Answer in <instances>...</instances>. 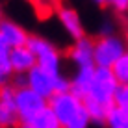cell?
Returning <instances> with one entry per match:
<instances>
[{
	"label": "cell",
	"instance_id": "cell-14",
	"mask_svg": "<svg viewBox=\"0 0 128 128\" xmlns=\"http://www.w3.org/2000/svg\"><path fill=\"white\" fill-rule=\"evenodd\" d=\"M22 126H28V128H60V122H58V119H56L54 112L50 110V106H46L28 124H22Z\"/></svg>",
	"mask_w": 128,
	"mask_h": 128
},
{
	"label": "cell",
	"instance_id": "cell-10",
	"mask_svg": "<svg viewBox=\"0 0 128 128\" xmlns=\"http://www.w3.org/2000/svg\"><path fill=\"white\" fill-rule=\"evenodd\" d=\"M0 37L6 41V45L11 48H19V46H26L30 34L20 26L19 22L11 19H2L0 20Z\"/></svg>",
	"mask_w": 128,
	"mask_h": 128
},
{
	"label": "cell",
	"instance_id": "cell-18",
	"mask_svg": "<svg viewBox=\"0 0 128 128\" xmlns=\"http://www.w3.org/2000/svg\"><path fill=\"white\" fill-rule=\"evenodd\" d=\"M10 86L13 87V89H22V87H28V78H26V74H13Z\"/></svg>",
	"mask_w": 128,
	"mask_h": 128
},
{
	"label": "cell",
	"instance_id": "cell-5",
	"mask_svg": "<svg viewBox=\"0 0 128 128\" xmlns=\"http://www.w3.org/2000/svg\"><path fill=\"white\" fill-rule=\"evenodd\" d=\"M15 106H17V112H19L20 126H22V124H28L39 112H43L46 108L48 100L43 98L41 95H37L35 91H32L30 87H22V89L15 91Z\"/></svg>",
	"mask_w": 128,
	"mask_h": 128
},
{
	"label": "cell",
	"instance_id": "cell-15",
	"mask_svg": "<svg viewBox=\"0 0 128 128\" xmlns=\"http://www.w3.org/2000/svg\"><path fill=\"white\" fill-rule=\"evenodd\" d=\"M112 72H113V76H115L119 86H126L128 84V50L113 63Z\"/></svg>",
	"mask_w": 128,
	"mask_h": 128
},
{
	"label": "cell",
	"instance_id": "cell-6",
	"mask_svg": "<svg viewBox=\"0 0 128 128\" xmlns=\"http://www.w3.org/2000/svg\"><path fill=\"white\" fill-rule=\"evenodd\" d=\"M0 128H20L19 112L15 106V89L10 84L0 87Z\"/></svg>",
	"mask_w": 128,
	"mask_h": 128
},
{
	"label": "cell",
	"instance_id": "cell-8",
	"mask_svg": "<svg viewBox=\"0 0 128 128\" xmlns=\"http://www.w3.org/2000/svg\"><path fill=\"white\" fill-rule=\"evenodd\" d=\"M93 48H95V39H91V37L86 35V37L78 39V41H72V45H70L69 50H67V58L76 69L91 67V65H95Z\"/></svg>",
	"mask_w": 128,
	"mask_h": 128
},
{
	"label": "cell",
	"instance_id": "cell-13",
	"mask_svg": "<svg viewBox=\"0 0 128 128\" xmlns=\"http://www.w3.org/2000/svg\"><path fill=\"white\" fill-rule=\"evenodd\" d=\"M10 52L11 48L6 45V43H0V87L8 86L13 78V67L10 61Z\"/></svg>",
	"mask_w": 128,
	"mask_h": 128
},
{
	"label": "cell",
	"instance_id": "cell-16",
	"mask_svg": "<svg viewBox=\"0 0 128 128\" xmlns=\"http://www.w3.org/2000/svg\"><path fill=\"white\" fill-rule=\"evenodd\" d=\"M110 128H128V113L124 110L113 106L110 110V115H108V122H106Z\"/></svg>",
	"mask_w": 128,
	"mask_h": 128
},
{
	"label": "cell",
	"instance_id": "cell-21",
	"mask_svg": "<svg viewBox=\"0 0 128 128\" xmlns=\"http://www.w3.org/2000/svg\"><path fill=\"white\" fill-rule=\"evenodd\" d=\"M4 19V17H2V8H0V20H2Z\"/></svg>",
	"mask_w": 128,
	"mask_h": 128
},
{
	"label": "cell",
	"instance_id": "cell-4",
	"mask_svg": "<svg viewBox=\"0 0 128 128\" xmlns=\"http://www.w3.org/2000/svg\"><path fill=\"white\" fill-rule=\"evenodd\" d=\"M119 84L113 76L112 69L106 67H96L95 70V80H93V87H91V93L87 95L89 98L96 100V102L108 106V108H113V96H115ZM86 96V98H87Z\"/></svg>",
	"mask_w": 128,
	"mask_h": 128
},
{
	"label": "cell",
	"instance_id": "cell-20",
	"mask_svg": "<svg viewBox=\"0 0 128 128\" xmlns=\"http://www.w3.org/2000/svg\"><path fill=\"white\" fill-rule=\"evenodd\" d=\"M96 6H108V0H93Z\"/></svg>",
	"mask_w": 128,
	"mask_h": 128
},
{
	"label": "cell",
	"instance_id": "cell-12",
	"mask_svg": "<svg viewBox=\"0 0 128 128\" xmlns=\"http://www.w3.org/2000/svg\"><path fill=\"white\" fill-rule=\"evenodd\" d=\"M10 61H11V67H13V72L15 74H26L37 65L34 52L28 46L13 48L10 52Z\"/></svg>",
	"mask_w": 128,
	"mask_h": 128
},
{
	"label": "cell",
	"instance_id": "cell-11",
	"mask_svg": "<svg viewBox=\"0 0 128 128\" xmlns=\"http://www.w3.org/2000/svg\"><path fill=\"white\" fill-rule=\"evenodd\" d=\"M95 70L96 67H80L76 69V72L70 76V93L76 95L78 98H86L91 93V87H93V80H95Z\"/></svg>",
	"mask_w": 128,
	"mask_h": 128
},
{
	"label": "cell",
	"instance_id": "cell-2",
	"mask_svg": "<svg viewBox=\"0 0 128 128\" xmlns=\"http://www.w3.org/2000/svg\"><path fill=\"white\" fill-rule=\"evenodd\" d=\"M26 46L34 52L37 67H41L43 70L50 72L52 76H60L61 72V52L52 45L48 39L39 37V35H30Z\"/></svg>",
	"mask_w": 128,
	"mask_h": 128
},
{
	"label": "cell",
	"instance_id": "cell-17",
	"mask_svg": "<svg viewBox=\"0 0 128 128\" xmlns=\"http://www.w3.org/2000/svg\"><path fill=\"white\" fill-rule=\"evenodd\" d=\"M113 104L117 108L124 110L128 113V84L126 86H119L117 91H115V96H113Z\"/></svg>",
	"mask_w": 128,
	"mask_h": 128
},
{
	"label": "cell",
	"instance_id": "cell-1",
	"mask_svg": "<svg viewBox=\"0 0 128 128\" xmlns=\"http://www.w3.org/2000/svg\"><path fill=\"white\" fill-rule=\"evenodd\" d=\"M48 106L58 119L60 128H89L91 124V119L84 100L72 95L70 91L54 95L48 100Z\"/></svg>",
	"mask_w": 128,
	"mask_h": 128
},
{
	"label": "cell",
	"instance_id": "cell-19",
	"mask_svg": "<svg viewBox=\"0 0 128 128\" xmlns=\"http://www.w3.org/2000/svg\"><path fill=\"white\" fill-rule=\"evenodd\" d=\"M108 6L119 13H128V0H108Z\"/></svg>",
	"mask_w": 128,
	"mask_h": 128
},
{
	"label": "cell",
	"instance_id": "cell-3",
	"mask_svg": "<svg viewBox=\"0 0 128 128\" xmlns=\"http://www.w3.org/2000/svg\"><path fill=\"white\" fill-rule=\"evenodd\" d=\"M128 50L126 41L119 35H98L95 39V67H106L112 69L113 63L121 58L122 54Z\"/></svg>",
	"mask_w": 128,
	"mask_h": 128
},
{
	"label": "cell",
	"instance_id": "cell-9",
	"mask_svg": "<svg viewBox=\"0 0 128 128\" xmlns=\"http://www.w3.org/2000/svg\"><path fill=\"white\" fill-rule=\"evenodd\" d=\"M26 78H28V87L32 91H35L37 95H41L43 98L50 100L56 95L54 84H56V78L58 76H52L50 72H46V70H43L41 67L35 65L30 72H26Z\"/></svg>",
	"mask_w": 128,
	"mask_h": 128
},
{
	"label": "cell",
	"instance_id": "cell-7",
	"mask_svg": "<svg viewBox=\"0 0 128 128\" xmlns=\"http://www.w3.org/2000/svg\"><path fill=\"white\" fill-rule=\"evenodd\" d=\"M56 17H58L61 28L65 30V34H67L72 41H78V39L86 37V30H84L82 17H80V13L74 10L72 6H65V4L58 6Z\"/></svg>",
	"mask_w": 128,
	"mask_h": 128
}]
</instances>
